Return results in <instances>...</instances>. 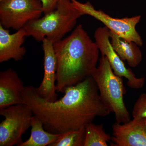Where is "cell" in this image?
Segmentation results:
<instances>
[{
    "label": "cell",
    "instance_id": "obj_1",
    "mask_svg": "<svg viewBox=\"0 0 146 146\" xmlns=\"http://www.w3.org/2000/svg\"><path fill=\"white\" fill-rule=\"evenodd\" d=\"M65 95L55 101H48L36 93L35 87L25 86L23 104L40 119L45 130L61 133L85 127L98 117L111 113L102 99L92 76L65 89Z\"/></svg>",
    "mask_w": 146,
    "mask_h": 146
},
{
    "label": "cell",
    "instance_id": "obj_2",
    "mask_svg": "<svg viewBox=\"0 0 146 146\" xmlns=\"http://www.w3.org/2000/svg\"><path fill=\"white\" fill-rule=\"evenodd\" d=\"M56 71V90L64 93L68 86L91 76L99 60V50L81 25L70 35L53 44Z\"/></svg>",
    "mask_w": 146,
    "mask_h": 146
},
{
    "label": "cell",
    "instance_id": "obj_3",
    "mask_svg": "<svg viewBox=\"0 0 146 146\" xmlns=\"http://www.w3.org/2000/svg\"><path fill=\"white\" fill-rule=\"evenodd\" d=\"M82 16L71 0H60L54 9L42 18L29 21L23 28L27 36L39 42L47 38L54 44L72 30Z\"/></svg>",
    "mask_w": 146,
    "mask_h": 146
},
{
    "label": "cell",
    "instance_id": "obj_4",
    "mask_svg": "<svg viewBox=\"0 0 146 146\" xmlns=\"http://www.w3.org/2000/svg\"><path fill=\"white\" fill-rule=\"evenodd\" d=\"M91 76L102 99L115 114L116 122L122 123L130 121V114L124 102L126 90L122 78L115 74L105 56L102 55L98 66Z\"/></svg>",
    "mask_w": 146,
    "mask_h": 146
},
{
    "label": "cell",
    "instance_id": "obj_5",
    "mask_svg": "<svg viewBox=\"0 0 146 146\" xmlns=\"http://www.w3.org/2000/svg\"><path fill=\"white\" fill-rule=\"evenodd\" d=\"M4 119L0 123V146H19L22 136L31 127L33 113L26 105H14L0 109Z\"/></svg>",
    "mask_w": 146,
    "mask_h": 146
},
{
    "label": "cell",
    "instance_id": "obj_6",
    "mask_svg": "<svg viewBox=\"0 0 146 146\" xmlns=\"http://www.w3.org/2000/svg\"><path fill=\"white\" fill-rule=\"evenodd\" d=\"M74 7L82 15H89L102 22L110 31L129 42H135L139 46L143 44V39L136 27L141 20V16L114 18L101 10H96L89 2L82 3L76 0H71Z\"/></svg>",
    "mask_w": 146,
    "mask_h": 146
},
{
    "label": "cell",
    "instance_id": "obj_7",
    "mask_svg": "<svg viewBox=\"0 0 146 146\" xmlns=\"http://www.w3.org/2000/svg\"><path fill=\"white\" fill-rule=\"evenodd\" d=\"M43 13L39 0L0 1V25L5 29L18 31L29 21L40 18Z\"/></svg>",
    "mask_w": 146,
    "mask_h": 146
},
{
    "label": "cell",
    "instance_id": "obj_8",
    "mask_svg": "<svg viewBox=\"0 0 146 146\" xmlns=\"http://www.w3.org/2000/svg\"><path fill=\"white\" fill-rule=\"evenodd\" d=\"M110 31L106 27H100L95 31V42L102 55L107 58L115 74L127 79L129 87L135 89H141L145 84L144 78H137L130 69L125 67L123 61L121 59L113 48L110 40Z\"/></svg>",
    "mask_w": 146,
    "mask_h": 146
},
{
    "label": "cell",
    "instance_id": "obj_9",
    "mask_svg": "<svg viewBox=\"0 0 146 146\" xmlns=\"http://www.w3.org/2000/svg\"><path fill=\"white\" fill-rule=\"evenodd\" d=\"M44 51V75L39 87L35 88L37 94L49 102H53L57 100L56 90V58L53 43L48 38L42 41Z\"/></svg>",
    "mask_w": 146,
    "mask_h": 146
},
{
    "label": "cell",
    "instance_id": "obj_10",
    "mask_svg": "<svg viewBox=\"0 0 146 146\" xmlns=\"http://www.w3.org/2000/svg\"><path fill=\"white\" fill-rule=\"evenodd\" d=\"M112 146H146V129L143 121L133 119L127 122H115L112 126Z\"/></svg>",
    "mask_w": 146,
    "mask_h": 146
},
{
    "label": "cell",
    "instance_id": "obj_11",
    "mask_svg": "<svg viewBox=\"0 0 146 146\" xmlns=\"http://www.w3.org/2000/svg\"><path fill=\"white\" fill-rule=\"evenodd\" d=\"M25 86L18 73L12 68L0 72V109L22 104Z\"/></svg>",
    "mask_w": 146,
    "mask_h": 146
},
{
    "label": "cell",
    "instance_id": "obj_12",
    "mask_svg": "<svg viewBox=\"0 0 146 146\" xmlns=\"http://www.w3.org/2000/svg\"><path fill=\"white\" fill-rule=\"evenodd\" d=\"M26 36L23 28L10 34L9 30L0 25V63L11 59L16 61L22 60L26 53L23 46Z\"/></svg>",
    "mask_w": 146,
    "mask_h": 146
},
{
    "label": "cell",
    "instance_id": "obj_13",
    "mask_svg": "<svg viewBox=\"0 0 146 146\" xmlns=\"http://www.w3.org/2000/svg\"><path fill=\"white\" fill-rule=\"evenodd\" d=\"M110 36L113 48L123 61H126L132 68L140 64L143 55L138 45L135 42H128L110 31Z\"/></svg>",
    "mask_w": 146,
    "mask_h": 146
},
{
    "label": "cell",
    "instance_id": "obj_14",
    "mask_svg": "<svg viewBox=\"0 0 146 146\" xmlns=\"http://www.w3.org/2000/svg\"><path fill=\"white\" fill-rule=\"evenodd\" d=\"M31 133L27 140L19 146H50L57 140L60 134L45 130L44 124L38 117L33 115L31 123Z\"/></svg>",
    "mask_w": 146,
    "mask_h": 146
},
{
    "label": "cell",
    "instance_id": "obj_15",
    "mask_svg": "<svg viewBox=\"0 0 146 146\" xmlns=\"http://www.w3.org/2000/svg\"><path fill=\"white\" fill-rule=\"evenodd\" d=\"M84 146H107L112 136L105 131L103 124L96 125L93 122L85 127Z\"/></svg>",
    "mask_w": 146,
    "mask_h": 146
},
{
    "label": "cell",
    "instance_id": "obj_16",
    "mask_svg": "<svg viewBox=\"0 0 146 146\" xmlns=\"http://www.w3.org/2000/svg\"><path fill=\"white\" fill-rule=\"evenodd\" d=\"M85 130L84 127L61 133L57 140L50 146H84Z\"/></svg>",
    "mask_w": 146,
    "mask_h": 146
},
{
    "label": "cell",
    "instance_id": "obj_17",
    "mask_svg": "<svg viewBox=\"0 0 146 146\" xmlns=\"http://www.w3.org/2000/svg\"><path fill=\"white\" fill-rule=\"evenodd\" d=\"M133 119L141 120L146 129V94L140 95L133 106L132 112Z\"/></svg>",
    "mask_w": 146,
    "mask_h": 146
},
{
    "label": "cell",
    "instance_id": "obj_18",
    "mask_svg": "<svg viewBox=\"0 0 146 146\" xmlns=\"http://www.w3.org/2000/svg\"><path fill=\"white\" fill-rule=\"evenodd\" d=\"M42 3L44 14L49 13L56 8L60 0H39Z\"/></svg>",
    "mask_w": 146,
    "mask_h": 146
},
{
    "label": "cell",
    "instance_id": "obj_19",
    "mask_svg": "<svg viewBox=\"0 0 146 146\" xmlns=\"http://www.w3.org/2000/svg\"><path fill=\"white\" fill-rule=\"evenodd\" d=\"M2 1V0H0V1Z\"/></svg>",
    "mask_w": 146,
    "mask_h": 146
}]
</instances>
